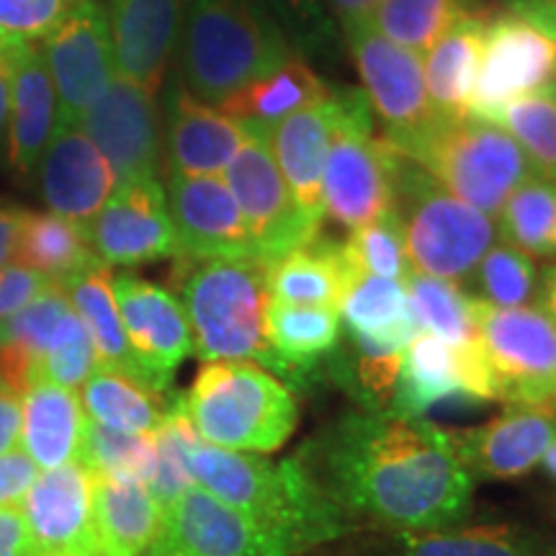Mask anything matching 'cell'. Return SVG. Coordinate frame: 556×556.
I'll return each instance as SVG.
<instances>
[{
    "instance_id": "cell-38",
    "label": "cell",
    "mask_w": 556,
    "mask_h": 556,
    "mask_svg": "<svg viewBox=\"0 0 556 556\" xmlns=\"http://www.w3.org/2000/svg\"><path fill=\"white\" fill-rule=\"evenodd\" d=\"M397 556H552L544 541L523 528L477 526L430 533H402Z\"/></svg>"
},
{
    "instance_id": "cell-26",
    "label": "cell",
    "mask_w": 556,
    "mask_h": 556,
    "mask_svg": "<svg viewBox=\"0 0 556 556\" xmlns=\"http://www.w3.org/2000/svg\"><path fill=\"white\" fill-rule=\"evenodd\" d=\"M448 400H471L467 389V348L417 332L405 348L397 389L389 413L426 417L435 405Z\"/></svg>"
},
{
    "instance_id": "cell-52",
    "label": "cell",
    "mask_w": 556,
    "mask_h": 556,
    "mask_svg": "<svg viewBox=\"0 0 556 556\" xmlns=\"http://www.w3.org/2000/svg\"><path fill=\"white\" fill-rule=\"evenodd\" d=\"M323 3L345 37L348 31L371 24L374 11L379 9L381 0H323Z\"/></svg>"
},
{
    "instance_id": "cell-6",
    "label": "cell",
    "mask_w": 556,
    "mask_h": 556,
    "mask_svg": "<svg viewBox=\"0 0 556 556\" xmlns=\"http://www.w3.org/2000/svg\"><path fill=\"white\" fill-rule=\"evenodd\" d=\"M402 155L415 160L443 189L492 219L500 217L507 199L526 180L539 176L536 165L510 131L471 114L438 119Z\"/></svg>"
},
{
    "instance_id": "cell-37",
    "label": "cell",
    "mask_w": 556,
    "mask_h": 556,
    "mask_svg": "<svg viewBox=\"0 0 556 556\" xmlns=\"http://www.w3.org/2000/svg\"><path fill=\"white\" fill-rule=\"evenodd\" d=\"M486 11L482 0H381L371 26L381 37L426 54L458 18Z\"/></svg>"
},
{
    "instance_id": "cell-47",
    "label": "cell",
    "mask_w": 556,
    "mask_h": 556,
    "mask_svg": "<svg viewBox=\"0 0 556 556\" xmlns=\"http://www.w3.org/2000/svg\"><path fill=\"white\" fill-rule=\"evenodd\" d=\"M78 0H0V45H41Z\"/></svg>"
},
{
    "instance_id": "cell-60",
    "label": "cell",
    "mask_w": 556,
    "mask_h": 556,
    "mask_svg": "<svg viewBox=\"0 0 556 556\" xmlns=\"http://www.w3.org/2000/svg\"><path fill=\"white\" fill-rule=\"evenodd\" d=\"M552 556H556V552H554V554H552Z\"/></svg>"
},
{
    "instance_id": "cell-51",
    "label": "cell",
    "mask_w": 556,
    "mask_h": 556,
    "mask_svg": "<svg viewBox=\"0 0 556 556\" xmlns=\"http://www.w3.org/2000/svg\"><path fill=\"white\" fill-rule=\"evenodd\" d=\"M21 422H24L21 394L0 381V454H9L21 446Z\"/></svg>"
},
{
    "instance_id": "cell-35",
    "label": "cell",
    "mask_w": 556,
    "mask_h": 556,
    "mask_svg": "<svg viewBox=\"0 0 556 556\" xmlns=\"http://www.w3.org/2000/svg\"><path fill=\"white\" fill-rule=\"evenodd\" d=\"M13 263L50 276L54 283L67 281L96 263L86 227L54 212L26 214Z\"/></svg>"
},
{
    "instance_id": "cell-43",
    "label": "cell",
    "mask_w": 556,
    "mask_h": 556,
    "mask_svg": "<svg viewBox=\"0 0 556 556\" xmlns=\"http://www.w3.org/2000/svg\"><path fill=\"white\" fill-rule=\"evenodd\" d=\"M495 124L510 131L541 176L556 178V83L507 103Z\"/></svg>"
},
{
    "instance_id": "cell-11",
    "label": "cell",
    "mask_w": 556,
    "mask_h": 556,
    "mask_svg": "<svg viewBox=\"0 0 556 556\" xmlns=\"http://www.w3.org/2000/svg\"><path fill=\"white\" fill-rule=\"evenodd\" d=\"M345 45L364 83V96L400 152L441 119L430 106L420 54L394 45L371 24L345 34Z\"/></svg>"
},
{
    "instance_id": "cell-55",
    "label": "cell",
    "mask_w": 556,
    "mask_h": 556,
    "mask_svg": "<svg viewBox=\"0 0 556 556\" xmlns=\"http://www.w3.org/2000/svg\"><path fill=\"white\" fill-rule=\"evenodd\" d=\"M11 86H13V60L9 47H0V139L5 137L11 124Z\"/></svg>"
},
{
    "instance_id": "cell-46",
    "label": "cell",
    "mask_w": 556,
    "mask_h": 556,
    "mask_svg": "<svg viewBox=\"0 0 556 556\" xmlns=\"http://www.w3.org/2000/svg\"><path fill=\"white\" fill-rule=\"evenodd\" d=\"M270 16L281 26L291 50L307 58L332 60L340 52L336 21L323 0H263Z\"/></svg>"
},
{
    "instance_id": "cell-10",
    "label": "cell",
    "mask_w": 556,
    "mask_h": 556,
    "mask_svg": "<svg viewBox=\"0 0 556 556\" xmlns=\"http://www.w3.org/2000/svg\"><path fill=\"white\" fill-rule=\"evenodd\" d=\"M248 137L225 170V184L238 201L261 261L274 263L307 245L319 225L304 217L270 152V131L245 124Z\"/></svg>"
},
{
    "instance_id": "cell-58",
    "label": "cell",
    "mask_w": 556,
    "mask_h": 556,
    "mask_svg": "<svg viewBox=\"0 0 556 556\" xmlns=\"http://www.w3.org/2000/svg\"><path fill=\"white\" fill-rule=\"evenodd\" d=\"M552 407H554V413H556V397H554V402H552Z\"/></svg>"
},
{
    "instance_id": "cell-49",
    "label": "cell",
    "mask_w": 556,
    "mask_h": 556,
    "mask_svg": "<svg viewBox=\"0 0 556 556\" xmlns=\"http://www.w3.org/2000/svg\"><path fill=\"white\" fill-rule=\"evenodd\" d=\"M39 477L37 464L31 462L24 451H9L0 454V507H11L24 500L34 479Z\"/></svg>"
},
{
    "instance_id": "cell-41",
    "label": "cell",
    "mask_w": 556,
    "mask_h": 556,
    "mask_svg": "<svg viewBox=\"0 0 556 556\" xmlns=\"http://www.w3.org/2000/svg\"><path fill=\"white\" fill-rule=\"evenodd\" d=\"M539 278V268L531 255L510 242H495L471 270L467 283L475 287L471 296H477L479 302L510 309L536 304Z\"/></svg>"
},
{
    "instance_id": "cell-15",
    "label": "cell",
    "mask_w": 556,
    "mask_h": 556,
    "mask_svg": "<svg viewBox=\"0 0 556 556\" xmlns=\"http://www.w3.org/2000/svg\"><path fill=\"white\" fill-rule=\"evenodd\" d=\"M86 232L96 258L109 268H135L180 255L168 193L160 178L116 186L101 212L86 225Z\"/></svg>"
},
{
    "instance_id": "cell-48",
    "label": "cell",
    "mask_w": 556,
    "mask_h": 556,
    "mask_svg": "<svg viewBox=\"0 0 556 556\" xmlns=\"http://www.w3.org/2000/svg\"><path fill=\"white\" fill-rule=\"evenodd\" d=\"M50 287H54V281L39 270L18 266V263H9V266L0 268V325L39 294H45Z\"/></svg>"
},
{
    "instance_id": "cell-23",
    "label": "cell",
    "mask_w": 556,
    "mask_h": 556,
    "mask_svg": "<svg viewBox=\"0 0 556 556\" xmlns=\"http://www.w3.org/2000/svg\"><path fill=\"white\" fill-rule=\"evenodd\" d=\"M41 199L50 212L86 227L116 189V176L80 127L54 131L41 157Z\"/></svg>"
},
{
    "instance_id": "cell-19",
    "label": "cell",
    "mask_w": 556,
    "mask_h": 556,
    "mask_svg": "<svg viewBox=\"0 0 556 556\" xmlns=\"http://www.w3.org/2000/svg\"><path fill=\"white\" fill-rule=\"evenodd\" d=\"M165 193L180 255L191 261L258 258L253 235L225 178L168 173Z\"/></svg>"
},
{
    "instance_id": "cell-44",
    "label": "cell",
    "mask_w": 556,
    "mask_h": 556,
    "mask_svg": "<svg viewBox=\"0 0 556 556\" xmlns=\"http://www.w3.org/2000/svg\"><path fill=\"white\" fill-rule=\"evenodd\" d=\"M80 462L93 475L114 479H135L148 484L155 471V438L122 433L86 420Z\"/></svg>"
},
{
    "instance_id": "cell-20",
    "label": "cell",
    "mask_w": 556,
    "mask_h": 556,
    "mask_svg": "<svg viewBox=\"0 0 556 556\" xmlns=\"http://www.w3.org/2000/svg\"><path fill=\"white\" fill-rule=\"evenodd\" d=\"M458 462L471 477L507 482L531 475L556 441L552 405H507L505 413L475 430L454 433Z\"/></svg>"
},
{
    "instance_id": "cell-59",
    "label": "cell",
    "mask_w": 556,
    "mask_h": 556,
    "mask_svg": "<svg viewBox=\"0 0 556 556\" xmlns=\"http://www.w3.org/2000/svg\"><path fill=\"white\" fill-rule=\"evenodd\" d=\"M37 556H58V554H37Z\"/></svg>"
},
{
    "instance_id": "cell-32",
    "label": "cell",
    "mask_w": 556,
    "mask_h": 556,
    "mask_svg": "<svg viewBox=\"0 0 556 556\" xmlns=\"http://www.w3.org/2000/svg\"><path fill=\"white\" fill-rule=\"evenodd\" d=\"M328 96L330 88L325 86V80L315 70L304 60L291 58L274 73L263 75L261 80L250 83L235 96H229L217 109L242 124L274 131L283 119L315 106V103H323Z\"/></svg>"
},
{
    "instance_id": "cell-36",
    "label": "cell",
    "mask_w": 556,
    "mask_h": 556,
    "mask_svg": "<svg viewBox=\"0 0 556 556\" xmlns=\"http://www.w3.org/2000/svg\"><path fill=\"white\" fill-rule=\"evenodd\" d=\"M80 402L88 420L135 435L152 433L168 409V402H163V392H155L142 381L99 364L83 384Z\"/></svg>"
},
{
    "instance_id": "cell-53",
    "label": "cell",
    "mask_w": 556,
    "mask_h": 556,
    "mask_svg": "<svg viewBox=\"0 0 556 556\" xmlns=\"http://www.w3.org/2000/svg\"><path fill=\"white\" fill-rule=\"evenodd\" d=\"M24 208L11 204V201H0V268L13 263V253H16L21 227L26 222Z\"/></svg>"
},
{
    "instance_id": "cell-17",
    "label": "cell",
    "mask_w": 556,
    "mask_h": 556,
    "mask_svg": "<svg viewBox=\"0 0 556 556\" xmlns=\"http://www.w3.org/2000/svg\"><path fill=\"white\" fill-rule=\"evenodd\" d=\"M111 287L131 356L142 368L148 387L165 392L178 366L193 353L191 325L184 304L168 289L127 270L114 276Z\"/></svg>"
},
{
    "instance_id": "cell-18",
    "label": "cell",
    "mask_w": 556,
    "mask_h": 556,
    "mask_svg": "<svg viewBox=\"0 0 556 556\" xmlns=\"http://www.w3.org/2000/svg\"><path fill=\"white\" fill-rule=\"evenodd\" d=\"M18 510L37 554L101 556L93 528V471L83 462L41 471Z\"/></svg>"
},
{
    "instance_id": "cell-34",
    "label": "cell",
    "mask_w": 556,
    "mask_h": 556,
    "mask_svg": "<svg viewBox=\"0 0 556 556\" xmlns=\"http://www.w3.org/2000/svg\"><path fill=\"white\" fill-rule=\"evenodd\" d=\"M338 312L345 319V330L402 348V351L417 336L413 315H409L407 283L400 278L374 274L353 278Z\"/></svg>"
},
{
    "instance_id": "cell-8",
    "label": "cell",
    "mask_w": 556,
    "mask_h": 556,
    "mask_svg": "<svg viewBox=\"0 0 556 556\" xmlns=\"http://www.w3.org/2000/svg\"><path fill=\"white\" fill-rule=\"evenodd\" d=\"M338 122L323 173L325 214L348 232L384 217L394 208V176L400 150L371 129V106L364 90H332Z\"/></svg>"
},
{
    "instance_id": "cell-45",
    "label": "cell",
    "mask_w": 556,
    "mask_h": 556,
    "mask_svg": "<svg viewBox=\"0 0 556 556\" xmlns=\"http://www.w3.org/2000/svg\"><path fill=\"white\" fill-rule=\"evenodd\" d=\"M343 250L351 268L356 270V278L374 274L407 281V276L413 274L405 248V227H402L397 208L364 227L351 229V235L343 240Z\"/></svg>"
},
{
    "instance_id": "cell-54",
    "label": "cell",
    "mask_w": 556,
    "mask_h": 556,
    "mask_svg": "<svg viewBox=\"0 0 556 556\" xmlns=\"http://www.w3.org/2000/svg\"><path fill=\"white\" fill-rule=\"evenodd\" d=\"M507 11L556 39V0H505Z\"/></svg>"
},
{
    "instance_id": "cell-42",
    "label": "cell",
    "mask_w": 556,
    "mask_h": 556,
    "mask_svg": "<svg viewBox=\"0 0 556 556\" xmlns=\"http://www.w3.org/2000/svg\"><path fill=\"white\" fill-rule=\"evenodd\" d=\"M152 438H155V471H152L148 486L165 507L193 484L189 456L191 448L201 441L189 413H186L184 397H173L168 402V409H165L160 426L152 430Z\"/></svg>"
},
{
    "instance_id": "cell-39",
    "label": "cell",
    "mask_w": 556,
    "mask_h": 556,
    "mask_svg": "<svg viewBox=\"0 0 556 556\" xmlns=\"http://www.w3.org/2000/svg\"><path fill=\"white\" fill-rule=\"evenodd\" d=\"M405 283L409 315L417 332H430L451 345L477 338L475 296L458 289L454 281L415 274V270Z\"/></svg>"
},
{
    "instance_id": "cell-13",
    "label": "cell",
    "mask_w": 556,
    "mask_h": 556,
    "mask_svg": "<svg viewBox=\"0 0 556 556\" xmlns=\"http://www.w3.org/2000/svg\"><path fill=\"white\" fill-rule=\"evenodd\" d=\"M556 83V39L510 11H492L469 114L495 122L507 103Z\"/></svg>"
},
{
    "instance_id": "cell-14",
    "label": "cell",
    "mask_w": 556,
    "mask_h": 556,
    "mask_svg": "<svg viewBox=\"0 0 556 556\" xmlns=\"http://www.w3.org/2000/svg\"><path fill=\"white\" fill-rule=\"evenodd\" d=\"M296 544L278 536L191 484L165 505L163 526L142 556H296Z\"/></svg>"
},
{
    "instance_id": "cell-3",
    "label": "cell",
    "mask_w": 556,
    "mask_h": 556,
    "mask_svg": "<svg viewBox=\"0 0 556 556\" xmlns=\"http://www.w3.org/2000/svg\"><path fill=\"white\" fill-rule=\"evenodd\" d=\"M294 58L263 0H186L178 37L180 86L219 106Z\"/></svg>"
},
{
    "instance_id": "cell-56",
    "label": "cell",
    "mask_w": 556,
    "mask_h": 556,
    "mask_svg": "<svg viewBox=\"0 0 556 556\" xmlns=\"http://www.w3.org/2000/svg\"><path fill=\"white\" fill-rule=\"evenodd\" d=\"M536 307L546 312V317L552 319L556 328V263H552V266H548L539 278Z\"/></svg>"
},
{
    "instance_id": "cell-30",
    "label": "cell",
    "mask_w": 556,
    "mask_h": 556,
    "mask_svg": "<svg viewBox=\"0 0 556 556\" xmlns=\"http://www.w3.org/2000/svg\"><path fill=\"white\" fill-rule=\"evenodd\" d=\"M266 340L289 371V389H309L340 343V312L268 299Z\"/></svg>"
},
{
    "instance_id": "cell-25",
    "label": "cell",
    "mask_w": 556,
    "mask_h": 556,
    "mask_svg": "<svg viewBox=\"0 0 556 556\" xmlns=\"http://www.w3.org/2000/svg\"><path fill=\"white\" fill-rule=\"evenodd\" d=\"M13 60L9 157L13 170L31 173L58 127V93L41 45L9 47Z\"/></svg>"
},
{
    "instance_id": "cell-22",
    "label": "cell",
    "mask_w": 556,
    "mask_h": 556,
    "mask_svg": "<svg viewBox=\"0 0 556 556\" xmlns=\"http://www.w3.org/2000/svg\"><path fill=\"white\" fill-rule=\"evenodd\" d=\"M245 137V124L199 101L180 83L173 86L163 127V155L168 173L225 176Z\"/></svg>"
},
{
    "instance_id": "cell-27",
    "label": "cell",
    "mask_w": 556,
    "mask_h": 556,
    "mask_svg": "<svg viewBox=\"0 0 556 556\" xmlns=\"http://www.w3.org/2000/svg\"><path fill=\"white\" fill-rule=\"evenodd\" d=\"M21 451L37 469L47 471L80 462L88 417L78 392L52 381H34L21 397Z\"/></svg>"
},
{
    "instance_id": "cell-40",
    "label": "cell",
    "mask_w": 556,
    "mask_h": 556,
    "mask_svg": "<svg viewBox=\"0 0 556 556\" xmlns=\"http://www.w3.org/2000/svg\"><path fill=\"white\" fill-rule=\"evenodd\" d=\"M505 242L531 255L556 258V178L533 176L507 199L500 212Z\"/></svg>"
},
{
    "instance_id": "cell-4",
    "label": "cell",
    "mask_w": 556,
    "mask_h": 556,
    "mask_svg": "<svg viewBox=\"0 0 556 556\" xmlns=\"http://www.w3.org/2000/svg\"><path fill=\"white\" fill-rule=\"evenodd\" d=\"M268 299L266 261H191L180 276V304L191 325L193 353L204 364L253 361L289 387L287 366L266 340Z\"/></svg>"
},
{
    "instance_id": "cell-61",
    "label": "cell",
    "mask_w": 556,
    "mask_h": 556,
    "mask_svg": "<svg viewBox=\"0 0 556 556\" xmlns=\"http://www.w3.org/2000/svg\"><path fill=\"white\" fill-rule=\"evenodd\" d=\"M0 47H3V45H0Z\"/></svg>"
},
{
    "instance_id": "cell-12",
    "label": "cell",
    "mask_w": 556,
    "mask_h": 556,
    "mask_svg": "<svg viewBox=\"0 0 556 556\" xmlns=\"http://www.w3.org/2000/svg\"><path fill=\"white\" fill-rule=\"evenodd\" d=\"M58 93V127H80L88 109L114 80V41L101 0H78L67 18L41 41Z\"/></svg>"
},
{
    "instance_id": "cell-33",
    "label": "cell",
    "mask_w": 556,
    "mask_h": 556,
    "mask_svg": "<svg viewBox=\"0 0 556 556\" xmlns=\"http://www.w3.org/2000/svg\"><path fill=\"white\" fill-rule=\"evenodd\" d=\"M111 281H114L111 268L103 266V263H96V266L80 270V274L62 281L60 287L65 289L70 304L78 312L90 340H93L99 366L111 368V371H119L124 377L142 381V384L148 387L142 368L137 366L135 356H131V348L127 332H124Z\"/></svg>"
},
{
    "instance_id": "cell-9",
    "label": "cell",
    "mask_w": 556,
    "mask_h": 556,
    "mask_svg": "<svg viewBox=\"0 0 556 556\" xmlns=\"http://www.w3.org/2000/svg\"><path fill=\"white\" fill-rule=\"evenodd\" d=\"M475 328L497 400L552 405L556 397V328L536 304L500 309L475 296Z\"/></svg>"
},
{
    "instance_id": "cell-29",
    "label": "cell",
    "mask_w": 556,
    "mask_h": 556,
    "mask_svg": "<svg viewBox=\"0 0 556 556\" xmlns=\"http://www.w3.org/2000/svg\"><path fill=\"white\" fill-rule=\"evenodd\" d=\"M353 278L356 270L345 258L343 240L317 235L307 245L268 263V294L283 304L340 309Z\"/></svg>"
},
{
    "instance_id": "cell-7",
    "label": "cell",
    "mask_w": 556,
    "mask_h": 556,
    "mask_svg": "<svg viewBox=\"0 0 556 556\" xmlns=\"http://www.w3.org/2000/svg\"><path fill=\"white\" fill-rule=\"evenodd\" d=\"M394 208L405 227V248L415 274L467 283L471 270L495 245L497 222L443 189L415 160L400 152Z\"/></svg>"
},
{
    "instance_id": "cell-5",
    "label": "cell",
    "mask_w": 556,
    "mask_h": 556,
    "mask_svg": "<svg viewBox=\"0 0 556 556\" xmlns=\"http://www.w3.org/2000/svg\"><path fill=\"white\" fill-rule=\"evenodd\" d=\"M184 402L201 441L242 454H274L299 422L291 389L253 361H206Z\"/></svg>"
},
{
    "instance_id": "cell-28",
    "label": "cell",
    "mask_w": 556,
    "mask_h": 556,
    "mask_svg": "<svg viewBox=\"0 0 556 556\" xmlns=\"http://www.w3.org/2000/svg\"><path fill=\"white\" fill-rule=\"evenodd\" d=\"M165 507L144 482L93 475V528L101 556H142L155 544Z\"/></svg>"
},
{
    "instance_id": "cell-24",
    "label": "cell",
    "mask_w": 556,
    "mask_h": 556,
    "mask_svg": "<svg viewBox=\"0 0 556 556\" xmlns=\"http://www.w3.org/2000/svg\"><path fill=\"white\" fill-rule=\"evenodd\" d=\"M338 122L336 93L323 103L299 111L283 119L270 131V152H274L278 170L287 180L291 197L304 212V217L323 227L325 199H323V173L328 160L330 139Z\"/></svg>"
},
{
    "instance_id": "cell-21",
    "label": "cell",
    "mask_w": 556,
    "mask_h": 556,
    "mask_svg": "<svg viewBox=\"0 0 556 556\" xmlns=\"http://www.w3.org/2000/svg\"><path fill=\"white\" fill-rule=\"evenodd\" d=\"M186 0H109L116 75L152 96L178 50Z\"/></svg>"
},
{
    "instance_id": "cell-1",
    "label": "cell",
    "mask_w": 556,
    "mask_h": 556,
    "mask_svg": "<svg viewBox=\"0 0 556 556\" xmlns=\"http://www.w3.org/2000/svg\"><path fill=\"white\" fill-rule=\"evenodd\" d=\"M348 518L397 533L464 523L475 477L458 462L451 430L389 409L348 413L299 454Z\"/></svg>"
},
{
    "instance_id": "cell-57",
    "label": "cell",
    "mask_w": 556,
    "mask_h": 556,
    "mask_svg": "<svg viewBox=\"0 0 556 556\" xmlns=\"http://www.w3.org/2000/svg\"><path fill=\"white\" fill-rule=\"evenodd\" d=\"M541 467H544L546 477H548V479H554V482H556V441L552 443V446L546 448L544 458H541Z\"/></svg>"
},
{
    "instance_id": "cell-16",
    "label": "cell",
    "mask_w": 556,
    "mask_h": 556,
    "mask_svg": "<svg viewBox=\"0 0 556 556\" xmlns=\"http://www.w3.org/2000/svg\"><path fill=\"white\" fill-rule=\"evenodd\" d=\"M80 129L109 160L116 186L160 178L163 170V124L150 90L114 75L101 99L83 116Z\"/></svg>"
},
{
    "instance_id": "cell-50",
    "label": "cell",
    "mask_w": 556,
    "mask_h": 556,
    "mask_svg": "<svg viewBox=\"0 0 556 556\" xmlns=\"http://www.w3.org/2000/svg\"><path fill=\"white\" fill-rule=\"evenodd\" d=\"M0 556H37L29 528L16 505L0 507Z\"/></svg>"
},
{
    "instance_id": "cell-2",
    "label": "cell",
    "mask_w": 556,
    "mask_h": 556,
    "mask_svg": "<svg viewBox=\"0 0 556 556\" xmlns=\"http://www.w3.org/2000/svg\"><path fill=\"white\" fill-rule=\"evenodd\" d=\"M189 471L193 484L289 539L302 554L356 528L299 456L270 462L261 454H242L199 441L191 448Z\"/></svg>"
},
{
    "instance_id": "cell-31",
    "label": "cell",
    "mask_w": 556,
    "mask_h": 556,
    "mask_svg": "<svg viewBox=\"0 0 556 556\" xmlns=\"http://www.w3.org/2000/svg\"><path fill=\"white\" fill-rule=\"evenodd\" d=\"M492 9L458 18L422 58L430 106L441 119L469 114L471 88L482 58V41Z\"/></svg>"
}]
</instances>
